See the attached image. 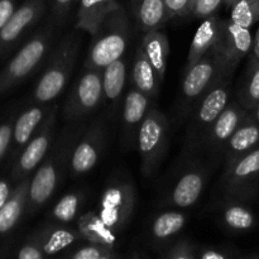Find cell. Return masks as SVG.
Wrapping results in <instances>:
<instances>
[{
    "label": "cell",
    "mask_w": 259,
    "mask_h": 259,
    "mask_svg": "<svg viewBox=\"0 0 259 259\" xmlns=\"http://www.w3.org/2000/svg\"><path fill=\"white\" fill-rule=\"evenodd\" d=\"M234 71L235 67L215 48L202 56L190 70L184 72L177 108L180 118L191 115L200 100L215 86L232 78Z\"/></svg>",
    "instance_id": "6da1fadb"
},
{
    "label": "cell",
    "mask_w": 259,
    "mask_h": 259,
    "mask_svg": "<svg viewBox=\"0 0 259 259\" xmlns=\"http://www.w3.org/2000/svg\"><path fill=\"white\" fill-rule=\"evenodd\" d=\"M82 132L66 131L53 143L39 168L30 180L28 191V204L35 210L43 206L57 190L66 169H70V158L73 146Z\"/></svg>",
    "instance_id": "7a4b0ae2"
},
{
    "label": "cell",
    "mask_w": 259,
    "mask_h": 259,
    "mask_svg": "<svg viewBox=\"0 0 259 259\" xmlns=\"http://www.w3.org/2000/svg\"><path fill=\"white\" fill-rule=\"evenodd\" d=\"M91 37L83 68L103 71L114 61L124 57L131 39V22L125 10L120 7L111 13Z\"/></svg>",
    "instance_id": "3957f363"
},
{
    "label": "cell",
    "mask_w": 259,
    "mask_h": 259,
    "mask_svg": "<svg viewBox=\"0 0 259 259\" xmlns=\"http://www.w3.org/2000/svg\"><path fill=\"white\" fill-rule=\"evenodd\" d=\"M81 38L77 32L63 37L53 48L50 62L43 71L34 90V100L48 104L62 94L77 63Z\"/></svg>",
    "instance_id": "277c9868"
},
{
    "label": "cell",
    "mask_w": 259,
    "mask_h": 259,
    "mask_svg": "<svg viewBox=\"0 0 259 259\" xmlns=\"http://www.w3.org/2000/svg\"><path fill=\"white\" fill-rule=\"evenodd\" d=\"M169 121L156 106L149 109L139 126L136 147L141 157V168L146 177H152L166 156L169 143Z\"/></svg>",
    "instance_id": "5b68a950"
},
{
    "label": "cell",
    "mask_w": 259,
    "mask_h": 259,
    "mask_svg": "<svg viewBox=\"0 0 259 259\" xmlns=\"http://www.w3.org/2000/svg\"><path fill=\"white\" fill-rule=\"evenodd\" d=\"M230 81L232 78L215 86L200 100L195 110L192 111L191 124L187 129L186 139H185V153L187 156H192L197 151L202 149L212 124L230 103V95H232Z\"/></svg>",
    "instance_id": "8992f818"
},
{
    "label": "cell",
    "mask_w": 259,
    "mask_h": 259,
    "mask_svg": "<svg viewBox=\"0 0 259 259\" xmlns=\"http://www.w3.org/2000/svg\"><path fill=\"white\" fill-rule=\"evenodd\" d=\"M103 101V71L83 68L63 104V119L67 123H80L95 113Z\"/></svg>",
    "instance_id": "52a82bcc"
},
{
    "label": "cell",
    "mask_w": 259,
    "mask_h": 259,
    "mask_svg": "<svg viewBox=\"0 0 259 259\" xmlns=\"http://www.w3.org/2000/svg\"><path fill=\"white\" fill-rule=\"evenodd\" d=\"M137 204L133 181L124 177L111 180L104 189L99 201V217L114 232H120L129 223Z\"/></svg>",
    "instance_id": "ba28073f"
},
{
    "label": "cell",
    "mask_w": 259,
    "mask_h": 259,
    "mask_svg": "<svg viewBox=\"0 0 259 259\" xmlns=\"http://www.w3.org/2000/svg\"><path fill=\"white\" fill-rule=\"evenodd\" d=\"M220 184L225 200L244 202L253 199L259 187V146L225 166Z\"/></svg>",
    "instance_id": "9c48e42d"
},
{
    "label": "cell",
    "mask_w": 259,
    "mask_h": 259,
    "mask_svg": "<svg viewBox=\"0 0 259 259\" xmlns=\"http://www.w3.org/2000/svg\"><path fill=\"white\" fill-rule=\"evenodd\" d=\"M55 46L56 29H53V27H48L43 32L35 34L10 61L3 83L10 85L27 77L46 58L50 57Z\"/></svg>",
    "instance_id": "30bf717a"
},
{
    "label": "cell",
    "mask_w": 259,
    "mask_h": 259,
    "mask_svg": "<svg viewBox=\"0 0 259 259\" xmlns=\"http://www.w3.org/2000/svg\"><path fill=\"white\" fill-rule=\"evenodd\" d=\"M209 169L199 161H189L181 169L166 196V204L176 209L194 206L204 192Z\"/></svg>",
    "instance_id": "8fae6325"
},
{
    "label": "cell",
    "mask_w": 259,
    "mask_h": 259,
    "mask_svg": "<svg viewBox=\"0 0 259 259\" xmlns=\"http://www.w3.org/2000/svg\"><path fill=\"white\" fill-rule=\"evenodd\" d=\"M105 142V124L103 120H95L81 133L73 146L70 158L71 174L77 177L90 172L100 159Z\"/></svg>",
    "instance_id": "7c38bea8"
},
{
    "label": "cell",
    "mask_w": 259,
    "mask_h": 259,
    "mask_svg": "<svg viewBox=\"0 0 259 259\" xmlns=\"http://www.w3.org/2000/svg\"><path fill=\"white\" fill-rule=\"evenodd\" d=\"M56 128H57V106H52L47 118L38 128L34 136L25 146L18 159V176H25L34 171L50 153L56 141Z\"/></svg>",
    "instance_id": "4fadbf2b"
},
{
    "label": "cell",
    "mask_w": 259,
    "mask_h": 259,
    "mask_svg": "<svg viewBox=\"0 0 259 259\" xmlns=\"http://www.w3.org/2000/svg\"><path fill=\"white\" fill-rule=\"evenodd\" d=\"M248 115H249V111L243 108L238 101H233V103L230 101L212 124L205 139L202 149H206L207 153L211 156L222 157L225 144L234 134V132L242 125Z\"/></svg>",
    "instance_id": "5bb4252c"
},
{
    "label": "cell",
    "mask_w": 259,
    "mask_h": 259,
    "mask_svg": "<svg viewBox=\"0 0 259 259\" xmlns=\"http://www.w3.org/2000/svg\"><path fill=\"white\" fill-rule=\"evenodd\" d=\"M253 43L254 38L249 28L235 24L230 19H222L219 39L214 48L229 61L233 67L237 68L240 61L249 55Z\"/></svg>",
    "instance_id": "9a60e30c"
},
{
    "label": "cell",
    "mask_w": 259,
    "mask_h": 259,
    "mask_svg": "<svg viewBox=\"0 0 259 259\" xmlns=\"http://www.w3.org/2000/svg\"><path fill=\"white\" fill-rule=\"evenodd\" d=\"M153 99L147 94L142 93L133 85L126 88L125 95L123 98V109H121V124L125 142L132 146H136L137 134L139 126L143 123L144 118L152 108L151 103Z\"/></svg>",
    "instance_id": "2e32d148"
},
{
    "label": "cell",
    "mask_w": 259,
    "mask_h": 259,
    "mask_svg": "<svg viewBox=\"0 0 259 259\" xmlns=\"http://www.w3.org/2000/svg\"><path fill=\"white\" fill-rule=\"evenodd\" d=\"M119 8L120 5L116 0H78L75 28L94 35L104 20Z\"/></svg>",
    "instance_id": "e0dca14e"
},
{
    "label": "cell",
    "mask_w": 259,
    "mask_h": 259,
    "mask_svg": "<svg viewBox=\"0 0 259 259\" xmlns=\"http://www.w3.org/2000/svg\"><path fill=\"white\" fill-rule=\"evenodd\" d=\"M259 146V125L249 115L245 118L242 125L234 132L223 149L222 158L224 159V167L229 166L238 158L253 151Z\"/></svg>",
    "instance_id": "ac0fdd59"
},
{
    "label": "cell",
    "mask_w": 259,
    "mask_h": 259,
    "mask_svg": "<svg viewBox=\"0 0 259 259\" xmlns=\"http://www.w3.org/2000/svg\"><path fill=\"white\" fill-rule=\"evenodd\" d=\"M220 27H222V19L217 15H211L202 20L190 45L184 72L190 70L202 56L206 55L210 50L217 46L220 34Z\"/></svg>",
    "instance_id": "d6986e66"
},
{
    "label": "cell",
    "mask_w": 259,
    "mask_h": 259,
    "mask_svg": "<svg viewBox=\"0 0 259 259\" xmlns=\"http://www.w3.org/2000/svg\"><path fill=\"white\" fill-rule=\"evenodd\" d=\"M43 10H45L43 0L25 2L22 7L15 10L7 24L0 29V40L7 45L17 40L28 27H30L35 20L39 19Z\"/></svg>",
    "instance_id": "ffe728a7"
},
{
    "label": "cell",
    "mask_w": 259,
    "mask_h": 259,
    "mask_svg": "<svg viewBox=\"0 0 259 259\" xmlns=\"http://www.w3.org/2000/svg\"><path fill=\"white\" fill-rule=\"evenodd\" d=\"M132 85L147 94L152 99H156L159 94L162 81L159 80L157 71L146 56L142 47H137L132 62Z\"/></svg>",
    "instance_id": "44dd1931"
},
{
    "label": "cell",
    "mask_w": 259,
    "mask_h": 259,
    "mask_svg": "<svg viewBox=\"0 0 259 259\" xmlns=\"http://www.w3.org/2000/svg\"><path fill=\"white\" fill-rule=\"evenodd\" d=\"M38 243L42 248L43 253L47 258L53 257L60 252L65 250L73 243L81 239V235L77 229H72L68 225L63 224H50L45 229L40 230L37 235Z\"/></svg>",
    "instance_id": "7402d4cb"
},
{
    "label": "cell",
    "mask_w": 259,
    "mask_h": 259,
    "mask_svg": "<svg viewBox=\"0 0 259 259\" xmlns=\"http://www.w3.org/2000/svg\"><path fill=\"white\" fill-rule=\"evenodd\" d=\"M128 60L126 57L114 61L103 70L104 101L110 105H116L124 98L128 82Z\"/></svg>",
    "instance_id": "603a6c76"
},
{
    "label": "cell",
    "mask_w": 259,
    "mask_h": 259,
    "mask_svg": "<svg viewBox=\"0 0 259 259\" xmlns=\"http://www.w3.org/2000/svg\"><path fill=\"white\" fill-rule=\"evenodd\" d=\"M77 230L81 239L88 243L114 248L116 243V232L103 222L98 212L89 211L77 218Z\"/></svg>",
    "instance_id": "cb8c5ba5"
},
{
    "label": "cell",
    "mask_w": 259,
    "mask_h": 259,
    "mask_svg": "<svg viewBox=\"0 0 259 259\" xmlns=\"http://www.w3.org/2000/svg\"><path fill=\"white\" fill-rule=\"evenodd\" d=\"M133 14L137 28L143 33L161 29L169 20L164 0H133Z\"/></svg>",
    "instance_id": "d4e9b609"
},
{
    "label": "cell",
    "mask_w": 259,
    "mask_h": 259,
    "mask_svg": "<svg viewBox=\"0 0 259 259\" xmlns=\"http://www.w3.org/2000/svg\"><path fill=\"white\" fill-rule=\"evenodd\" d=\"M141 47L153 65L154 70L157 71L159 80L163 82L169 55V42L167 34L162 29L144 33Z\"/></svg>",
    "instance_id": "484cf974"
},
{
    "label": "cell",
    "mask_w": 259,
    "mask_h": 259,
    "mask_svg": "<svg viewBox=\"0 0 259 259\" xmlns=\"http://www.w3.org/2000/svg\"><path fill=\"white\" fill-rule=\"evenodd\" d=\"M29 180L20 182L14 194L9 197L4 206L0 209V234L9 233L19 222L25 204L28 202V191H29Z\"/></svg>",
    "instance_id": "4316f807"
},
{
    "label": "cell",
    "mask_w": 259,
    "mask_h": 259,
    "mask_svg": "<svg viewBox=\"0 0 259 259\" xmlns=\"http://www.w3.org/2000/svg\"><path fill=\"white\" fill-rule=\"evenodd\" d=\"M187 217L180 210H167L161 212L152 220L149 233L156 242H167L179 234L185 228Z\"/></svg>",
    "instance_id": "83f0119b"
},
{
    "label": "cell",
    "mask_w": 259,
    "mask_h": 259,
    "mask_svg": "<svg viewBox=\"0 0 259 259\" xmlns=\"http://www.w3.org/2000/svg\"><path fill=\"white\" fill-rule=\"evenodd\" d=\"M50 111L51 109H46L43 106H32L17 119L13 129V138L17 146L25 147L29 143Z\"/></svg>",
    "instance_id": "f1b7e54d"
},
{
    "label": "cell",
    "mask_w": 259,
    "mask_h": 259,
    "mask_svg": "<svg viewBox=\"0 0 259 259\" xmlns=\"http://www.w3.org/2000/svg\"><path fill=\"white\" fill-rule=\"evenodd\" d=\"M220 214L223 224L233 232H248L255 225L254 214L242 201L227 200Z\"/></svg>",
    "instance_id": "f546056e"
},
{
    "label": "cell",
    "mask_w": 259,
    "mask_h": 259,
    "mask_svg": "<svg viewBox=\"0 0 259 259\" xmlns=\"http://www.w3.org/2000/svg\"><path fill=\"white\" fill-rule=\"evenodd\" d=\"M237 101L249 113L259 103V60L253 53L248 61L244 80L238 91Z\"/></svg>",
    "instance_id": "4dcf8cb0"
},
{
    "label": "cell",
    "mask_w": 259,
    "mask_h": 259,
    "mask_svg": "<svg viewBox=\"0 0 259 259\" xmlns=\"http://www.w3.org/2000/svg\"><path fill=\"white\" fill-rule=\"evenodd\" d=\"M83 202L82 192H68L60 197L51 210V222L55 224L68 225L78 218L81 205Z\"/></svg>",
    "instance_id": "1f68e13d"
},
{
    "label": "cell",
    "mask_w": 259,
    "mask_h": 259,
    "mask_svg": "<svg viewBox=\"0 0 259 259\" xmlns=\"http://www.w3.org/2000/svg\"><path fill=\"white\" fill-rule=\"evenodd\" d=\"M235 24L252 28L259 22V0H239L232 7L230 18Z\"/></svg>",
    "instance_id": "d6a6232c"
},
{
    "label": "cell",
    "mask_w": 259,
    "mask_h": 259,
    "mask_svg": "<svg viewBox=\"0 0 259 259\" xmlns=\"http://www.w3.org/2000/svg\"><path fill=\"white\" fill-rule=\"evenodd\" d=\"M163 259H196V249L189 240H180L166 253Z\"/></svg>",
    "instance_id": "836d02e7"
},
{
    "label": "cell",
    "mask_w": 259,
    "mask_h": 259,
    "mask_svg": "<svg viewBox=\"0 0 259 259\" xmlns=\"http://www.w3.org/2000/svg\"><path fill=\"white\" fill-rule=\"evenodd\" d=\"M111 248L104 247V245L88 243L85 245H81L80 248L75 250L70 259H100L101 255Z\"/></svg>",
    "instance_id": "e575fe53"
},
{
    "label": "cell",
    "mask_w": 259,
    "mask_h": 259,
    "mask_svg": "<svg viewBox=\"0 0 259 259\" xmlns=\"http://www.w3.org/2000/svg\"><path fill=\"white\" fill-rule=\"evenodd\" d=\"M224 4L223 0H199L196 4L194 5L191 10V14L196 18H209L211 15H215V12L219 9V7Z\"/></svg>",
    "instance_id": "d590c367"
},
{
    "label": "cell",
    "mask_w": 259,
    "mask_h": 259,
    "mask_svg": "<svg viewBox=\"0 0 259 259\" xmlns=\"http://www.w3.org/2000/svg\"><path fill=\"white\" fill-rule=\"evenodd\" d=\"M18 259H50L45 255L39 243H38L35 235L30 238L25 244L19 249L18 253Z\"/></svg>",
    "instance_id": "8d00e7d4"
},
{
    "label": "cell",
    "mask_w": 259,
    "mask_h": 259,
    "mask_svg": "<svg viewBox=\"0 0 259 259\" xmlns=\"http://www.w3.org/2000/svg\"><path fill=\"white\" fill-rule=\"evenodd\" d=\"M169 19L176 17H187L191 13V0H164Z\"/></svg>",
    "instance_id": "74e56055"
},
{
    "label": "cell",
    "mask_w": 259,
    "mask_h": 259,
    "mask_svg": "<svg viewBox=\"0 0 259 259\" xmlns=\"http://www.w3.org/2000/svg\"><path fill=\"white\" fill-rule=\"evenodd\" d=\"M196 259H233V255L228 250L214 247H205L196 250Z\"/></svg>",
    "instance_id": "f35d334b"
},
{
    "label": "cell",
    "mask_w": 259,
    "mask_h": 259,
    "mask_svg": "<svg viewBox=\"0 0 259 259\" xmlns=\"http://www.w3.org/2000/svg\"><path fill=\"white\" fill-rule=\"evenodd\" d=\"M13 126L10 124H3L0 125V158L4 156L9 147L10 141L13 138Z\"/></svg>",
    "instance_id": "ab89813d"
},
{
    "label": "cell",
    "mask_w": 259,
    "mask_h": 259,
    "mask_svg": "<svg viewBox=\"0 0 259 259\" xmlns=\"http://www.w3.org/2000/svg\"><path fill=\"white\" fill-rule=\"evenodd\" d=\"M14 0H0V29L14 14Z\"/></svg>",
    "instance_id": "60d3db41"
},
{
    "label": "cell",
    "mask_w": 259,
    "mask_h": 259,
    "mask_svg": "<svg viewBox=\"0 0 259 259\" xmlns=\"http://www.w3.org/2000/svg\"><path fill=\"white\" fill-rule=\"evenodd\" d=\"M73 2H77V0H52V7L56 19H62L67 14Z\"/></svg>",
    "instance_id": "b9f144b4"
},
{
    "label": "cell",
    "mask_w": 259,
    "mask_h": 259,
    "mask_svg": "<svg viewBox=\"0 0 259 259\" xmlns=\"http://www.w3.org/2000/svg\"><path fill=\"white\" fill-rule=\"evenodd\" d=\"M10 195V186L8 185L7 181H3L0 180V209L5 205V202L9 200Z\"/></svg>",
    "instance_id": "7bdbcfd3"
},
{
    "label": "cell",
    "mask_w": 259,
    "mask_h": 259,
    "mask_svg": "<svg viewBox=\"0 0 259 259\" xmlns=\"http://www.w3.org/2000/svg\"><path fill=\"white\" fill-rule=\"evenodd\" d=\"M252 53L255 56V57L259 60V27L257 33H255V37H254V43H253V50Z\"/></svg>",
    "instance_id": "ee69618b"
},
{
    "label": "cell",
    "mask_w": 259,
    "mask_h": 259,
    "mask_svg": "<svg viewBox=\"0 0 259 259\" xmlns=\"http://www.w3.org/2000/svg\"><path fill=\"white\" fill-rule=\"evenodd\" d=\"M100 259H118V255L114 252V248H111V249L106 250V252L101 255Z\"/></svg>",
    "instance_id": "f6af8a7d"
},
{
    "label": "cell",
    "mask_w": 259,
    "mask_h": 259,
    "mask_svg": "<svg viewBox=\"0 0 259 259\" xmlns=\"http://www.w3.org/2000/svg\"><path fill=\"white\" fill-rule=\"evenodd\" d=\"M250 116H252L253 120H254L255 123L259 125V103L257 104V106H255V108L250 111Z\"/></svg>",
    "instance_id": "bcb514c9"
},
{
    "label": "cell",
    "mask_w": 259,
    "mask_h": 259,
    "mask_svg": "<svg viewBox=\"0 0 259 259\" xmlns=\"http://www.w3.org/2000/svg\"><path fill=\"white\" fill-rule=\"evenodd\" d=\"M223 2H224V4L227 5V7H230V8H232L233 5H234L235 3L239 2V0H223Z\"/></svg>",
    "instance_id": "7dc6e473"
},
{
    "label": "cell",
    "mask_w": 259,
    "mask_h": 259,
    "mask_svg": "<svg viewBox=\"0 0 259 259\" xmlns=\"http://www.w3.org/2000/svg\"><path fill=\"white\" fill-rule=\"evenodd\" d=\"M244 259H259V254H254V255H250V257H247Z\"/></svg>",
    "instance_id": "c3c4849f"
},
{
    "label": "cell",
    "mask_w": 259,
    "mask_h": 259,
    "mask_svg": "<svg viewBox=\"0 0 259 259\" xmlns=\"http://www.w3.org/2000/svg\"><path fill=\"white\" fill-rule=\"evenodd\" d=\"M197 2H199V0H191V10H192V8H194V5L196 4ZM190 14H191V13H190Z\"/></svg>",
    "instance_id": "681fc988"
},
{
    "label": "cell",
    "mask_w": 259,
    "mask_h": 259,
    "mask_svg": "<svg viewBox=\"0 0 259 259\" xmlns=\"http://www.w3.org/2000/svg\"><path fill=\"white\" fill-rule=\"evenodd\" d=\"M129 259H142L141 257H139V255L138 254H134L133 255V257H131V258H129Z\"/></svg>",
    "instance_id": "f907efd6"
},
{
    "label": "cell",
    "mask_w": 259,
    "mask_h": 259,
    "mask_svg": "<svg viewBox=\"0 0 259 259\" xmlns=\"http://www.w3.org/2000/svg\"><path fill=\"white\" fill-rule=\"evenodd\" d=\"M77 2H78V0H77Z\"/></svg>",
    "instance_id": "816d5d0a"
},
{
    "label": "cell",
    "mask_w": 259,
    "mask_h": 259,
    "mask_svg": "<svg viewBox=\"0 0 259 259\" xmlns=\"http://www.w3.org/2000/svg\"><path fill=\"white\" fill-rule=\"evenodd\" d=\"M258 23H259V22H258Z\"/></svg>",
    "instance_id": "f5cc1de1"
}]
</instances>
